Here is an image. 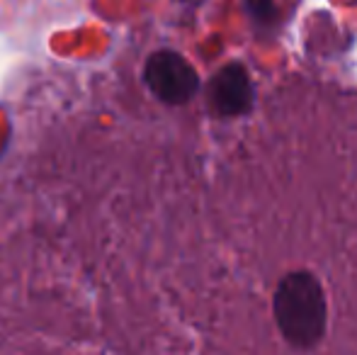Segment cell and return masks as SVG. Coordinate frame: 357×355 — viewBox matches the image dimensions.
I'll list each match as a JSON object with an SVG mask.
<instances>
[{
	"mask_svg": "<svg viewBox=\"0 0 357 355\" xmlns=\"http://www.w3.org/2000/svg\"><path fill=\"white\" fill-rule=\"evenodd\" d=\"M209 107L219 117H243L253 109L255 90L250 83L248 68L241 61L221 66L209 81Z\"/></svg>",
	"mask_w": 357,
	"mask_h": 355,
	"instance_id": "3957f363",
	"label": "cell"
},
{
	"mask_svg": "<svg viewBox=\"0 0 357 355\" xmlns=\"http://www.w3.org/2000/svg\"><path fill=\"white\" fill-rule=\"evenodd\" d=\"M275 324L291 348L311 351L326 336L328 307L319 278L309 270H294L280 280L273 297Z\"/></svg>",
	"mask_w": 357,
	"mask_h": 355,
	"instance_id": "6da1fadb",
	"label": "cell"
},
{
	"mask_svg": "<svg viewBox=\"0 0 357 355\" xmlns=\"http://www.w3.org/2000/svg\"><path fill=\"white\" fill-rule=\"evenodd\" d=\"M245 5H248V13L263 24L273 22L275 15H278V5H275V0H245Z\"/></svg>",
	"mask_w": 357,
	"mask_h": 355,
	"instance_id": "277c9868",
	"label": "cell"
},
{
	"mask_svg": "<svg viewBox=\"0 0 357 355\" xmlns=\"http://www.w3.org/2000/svg\"><path fill=\"white\" fill-rule=\"evenodd\" d=\"M144 83L165 105H185L199 90V76L195 66L170 49H160L146 59Z\"/></svg>",
	"mask_w": 357,
	"mask_h": 355,
	"instance_id": "7a4b0ae2",
	"label": "cell"
}]
</instances>
